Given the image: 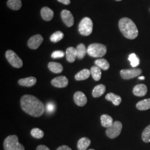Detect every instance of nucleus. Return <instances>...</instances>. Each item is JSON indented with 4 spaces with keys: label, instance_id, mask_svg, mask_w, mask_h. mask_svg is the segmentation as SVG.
I'll list each match as a JSON object with an SVG mask.
<instances>
[{
    "label": "nucleus",
    "instance_id": "8",
    "mask_svg": "<svg viewBox=\"0 0 150 150\" xmlns=\"http://www.w3.org/2000/svg\"><path fill=\"white\" fill-rule=\"evenodd\" d=\"M142 74V70L139 69L122 70L120 71L121 77L125 80H129L139 76Z\"/></svg>",
    "mask_w": 150,
    "mask_h": 150
},
{
    "label": "nucleus",
    "instance_id": "22",
    "mask_svg": "<svg viewBox=\"0 0 150 150\" xmlns=\"http://www.w3.org/2000/svg\"><path fill=\"white\" fill-rule=\"evenodd\" d=\"M76 51L77 57L80 59H83L87 53V50L86 49V46L83 43L79 44L76 47Z\"/></svg>",
    "mask_w": 150,
    "mask_h": 150
},
{
    "label": "nucleus",
    "instance_id": "31",
    "mask_svg": "<svg viewBox=\"0 0 150 150\" xmlns=\"http://www.w3.org/2000/svg\"><path fill=\"white\" fill-rule=\"evenodd\" d=\"M128 59L130 61L131 65L133 67H135L139 64V59L137 57V56L134 54H130L129 56Z\"/></svg>",
    "mask_w": 150,
    "mask_h": 150
},
{
    "label": "nucleus",
    "instance_id": "23",
    "mask_svg": "<svg viewBox=\"0 0 150 150\" xmlns=\"http://www.w3.org/2000/svg\"><path fill=\"white\" fill-rule=\"evenodd\" d=\"M101 121L102 126L107 128L111 126L113 123V118L106 114L102 115L101 116Z\"/></svg>",
    "mask_w": 150,
    "mask_h": 150
},
{
    "label": "nucleus",
    "instance_id": "17",
    "mask_svg": "<svg viewBox=\"0 0 150 150\" xmlns=\"http://www.w3.org/2000/svg\"><path fill=\"white\" fill-rule=\"evenodd\" d=\"M105 98L108 101L112 102L115 106H118L122 101L121 97L113 93H108Z\"/></svg>",
    "mask_w": 150,
    "mask_h": 150
},
{
    "label": "nucleus",
    "instance_id": "7",
    "mask_svg": "<svg viewBox=\"0 0 150 150\" xmlns=\"http://www.w3.org/2000/svg\"><path fill=\"white\" fill-rule=\"evenodd\" d=\"M6 57L8 62L15 68H21L23 66L22 59L12 50H7L6 52Z\"/></svg>",
    "mask_w": 150,
    "mask_h": 150
},
{
    "label": "nucleus",
    "instance_id": "6",
    "mask_svg": "<svg viewBox=\"0 0 150 150\" xmlns=\"http://www.w3.org/2000/svg\"><path fill=\"white\" fill-rule=\"evenodd\" d=\"M122 129V124L120 121H115L112 125L107 128L106 134L110 139H115L120 134Z\"/></svg>",
    "mask_w": 150,
    "mask_h": 150
},
{
    "label": "nucleus",
    "instance_id": "25",
    "mask_svg": "<svg viewBox=\"0 0 150 150\" xmlns=\"http://www.w3.org/2000/svg\"><path fill=\"white\" fill-rule=\"evenodd\" d=\"M136 107L141 111L147 110L150 108V98L140 101L136 104Z\"/></svg>",
    "mask_w": 150,
    "mask_h": 150
},
{
    "label": "nucleus",
    "instance_id": "28",
    "mask_svg": "<svg viewBox=\"0 0 150 150\" xmlns=\"http://www.w3.org/2000/svg\"><path fill=\"white\" fill-rule=\"evenodd\" d=\"M64 36V35L61 31H57L54 33L50 37V40L52 42H58L61 41Z\"/></svg>",
    "mask_w": 150,
    "mask_h": 150
},
{
    "label": "nucleus",
    "instance_id": "13",
    "mask_svg": "<svg viewBox=\"0 0 150 150\" xmlns=\"http://www.w3.org/2000/svg\"><path fill=\"white\" fill-rule=\"evenodd\" d=\"M147 92V87L144 84H139L134 86L133 89V93L136 96H144L146 95Z\"/></svg>",
    "mask_w": 150,
    "mask_h": 150
},
{
    "label": "nucleus",
    "instance_id": "24",
    "mask_svg": "<svg viewBox=\"0 0 150 150\" xmlns=\"http://www.w3.org/2000/svg\"><path fill=\"white\" fill-rule=\"evenodd\" d=\"M7 5L13 10H19L22 7L21 0H8Z\"/></svg>",
    "mask_w": 150,
    "mask_h": 150
},
{
    "label": "nucleus",
    "instance_id": "14",
    "mask_svg": "<svg viewBox=\"0 0 150 150\" xmlns=\"http://www.w3.org/2000/svg\"><path fill=\"white\" fill-rule=\"evenodd\" d=\"M41 15L45 21H50L54 17V11L47 7H44L41 10Z\"/></svg>",
    "mask_w": 150,
    "mask_h": 150
},
{
    "label": "nucleus",
    "instance_id": "9",
    "mask_svg": "<svg viewBox=\"0 0 150 150\" xmlns=\"http://www.w3.org/2000/svg\"><path fill=\"white\" fill-rule=\"evenodd\" d=\"M43 38L41 35H36L32 36L28 41V46L32 50L38 49L43 42Z\"/></svg>",
    "mask_w": 150,
    "mask_h": 150
},
{
    "label": "nucleus",
    "instance_id": "38",
    "mask_svg": "<svg viewBox=\"0 0 150 150\" xmlns=\"http://www.w3.org/2000/svg\"><path fill=\"white\" fill-rule=\"evenodd\" d=\"M115 1H122V0H115Z\"/></svg>",
    "mask_w": 150,
    "mask_h": 150
},
{
    "label": "nucleus",
    "instance_id": "30",
    "mask_svg": "<svg viewBox=\"0 0 150 150\" xmlns=\"http://www.w3.org/2000/svg\"><path fill=\"white\" fill-rule=\"evenodd\" d=\"M31 134L34 138L40 139L43 137V136H44V133H43V131H42L41 129H38V128H34L31 130Z\"/></svg>",
    "mask_w": 150,
    "mask_h": 150
},
{
    "label": "nucleus",
    "instance_id": "5",
    "mask_svg": "<svg viewBox=\"0 0 150 150\" xmlns=\"http://www.w3.org/2000/svg\"><path fill=\"white\" fill-rule=\"evenodd\" d=\"M93 22L91 18L87 17H84L81 21L79 25V31L81 35L87 36L92 32Z\"/></svg>",
    "mask_w": 150,
    "mask_h": 150
},
{
    "label": "nucleus",
    "instance_id": "39",
    "mask_svg": "<svg viewBox=\"0 0 150 150\" xmlns=\"http://www.w3.org/2000/svg\"><path fill=\"white\" fill-rule=\"evenodd\" d=\"M93 150V149H90V150Z\"/></svg>",
    "mask_w": 150,
    "mask_h": 150
},
{
    "label": "nucleus",
    "instance_id": "32",
    "mask_svg": "<svg viewBox=\"0 0 150 150\" xmlns=\"http://www.w3.org/2000/svg\"><path fill=\"white\" fill-rule=\"evenodd\" d=\"M55 109H56V106L53 102H48L46 104V110L47 112L48 113L54 112V111H55Z\"/></svg>",
    "mask_w": 150,
    "mask_h": 150
},
{
    "label": "nucleus",
    "instance_id": "19",
    "mask_svg": "<svg viewBox=\"0 0 150 150\" xmlns=\"http://www.w3.org/2000/svg\"><path fill=\"white\" fill-rule=\"evenodd\" d=\"M48 69L50 70L55 74H60L63 71V66L61 64L58 62H51L48 63Z\"/></svg>",
    "mask_w": 150,
    "mask_h": 150
},
{
    "label": "nucleus",
    "instance_id": "16",
    "mask_svg": "<svg viewBox=\"0 0 150 150\" xmlns=\"http://www.w3.org/2000/svg\"><path fill=\"white\" fill-rule=\"evenodd\" d=\"M66 59L69 62H74L77 57L76 48L73 47H70L67 48L66 51Z\"/></svg>",
    "mask_w": 150,
    "mask_h": 150
},
{
    "label": "nucleus",
    "instance_id": "2",
    "mask_svg": "<svg viewBox=\"0 0 150 150\" xmlns=\"http://www.w3.org/2000/svg\"><path fill=\"white\" fill-rule=\"evenodd\" d=\"M118 27L123 36L129 40L138 36L139 31L134 21L127 17H123L119 21Z\"/></svg>",
    "mask_w": 150,
    "mask_h": 150
},
{
    "label": "nucleus",
    "instance_id": "11",
    "mask_svg": "<svg viewBox=\"0 0 150 150\" xmlns=\"http://www.w3.org/2000/svg\"><path fill=\"white\" fill-rule=\"evenodd\" d=\"M51 84L56 87L64 88L68 85L69 80L64 76H60L52 79L51 80Z\"/></svg>",
    "mask_w": 150,
    "mask_h": 150
},
{
    "label": "nucleus",
    "instance_id": "1",
    "mask_svg": "<svg viewBox=\"0 0 150 150\" xmlns=\"http://www.w3.org/2000/svg\"><path fill=\"white\" fill-rule=\"evenodd\" d=\"M20 102L23 111L33 117H40L45 112V107L43 103L32 95L23 96Z\"/></svg>",
    "mask_w": 150,
    "mask_h": 150
},
{
    "label": "nucleus",
    "instance_id": "37",
    "mask_svg": "<svg viewBox=\"0 0 150 150\" xmlns=\"http://www.w3.org/2000/svg\"><path fill=\"white\" fill-rule=\"evenodd\" d=\"M138 79H139V80H144L145 79V76H142L139 77H138Z\"/></svg>",
    "mask_w": 150,
    "mask_h": 150
},
{
    "label": "nucleus",
    "instance_id": "15",
    "mask_svg": "<svg viewBox=\"0 0 150 150\" xmlns=\"http://www.w3.org/2000/svg\"><path fill=\"white\" fill-rule=\"evenodd\" d=\"M37 82V79L34 77H28L27 78L22 79L18 80V84L25 87H32L34 86Z\"/></svg>",
    "mask_w": 150,
    "mask_h": 150
},
{
    "label": "nucleus",
    "instance_id": "12",
    "mask_svg": "<svg viewBox=\"0 0 150 150\" xmlns=\"http://www.w3.org/2000/svg\"><path fill=\"white\" fill-rule=\"evenodd\" d=\"M74 100L75 103L79 106H83L87 102V99L86 95L81 91L76 92L74 96Z\"/></svg>",
    "mask_w": 150,
    "mask_h": 150
},
{
    "label": "nucleus",
    "instance_id": "35",
    "mask_svg": "<svg viewBox=\"0 0 150 150\" xmlns=\"http://www.w3.org/2000/svg\"><path fill=\"white\" fill-rule=\"evenodd\" d=\"M56 150H72L71 149L67 146L63 145L61 146H59V147Z\"/></svg>",
    "mask_w": 150,
    "mask_h": 150
},
{
    "label": "nucleus",
    "instance_id": "20",
    "mask_svg": "<svg viewBox=\"0 0 150 150\" xmlns=\"http://www.w3.org/2000/svg\"><path fill=\"white\" fill-rule=\"evenodd\" d=\"M91 140L87 137H82L77 142V148L79 150H86L91 145Z\"/></svg>",
    "mask_w": 150,
    "mask_h": 150
},
{
    "label": "nucleus",
    "instance_id": "29",
    "mask_svg": "<svg viewBox=\"0 0 150 150\" xmlns=\"http://www.w3.org/2000/svg\"><path fill=\"white\" fill-rule=\"evenodd\" d=\"M142 139L145 143L150 142V125L145 128L142 134Z\"/></svg>",
    "mask_w": 150,
    "mask_h": 150
},
{
    "label": "nucleus",
    "instance_id": "27",
    "mask_svg": "<svg viewBox=\"0 0 150 150\" xmlns=\"http://www.w3.org/2000/svg\"><path fill=\"white\" fill-rule=\"evenodd\" d=\"M95 64L97 67L103 70H107L110 68V64L107 60L104 59H97L95 61Z\"/></svg>",
    "mask_w": 150,
    "mask_h": 150
},
{
    "label": "nucleus",
    "instance_id": "36",
    "mask_svg": "<svg viewBox=\"0 0 150 150\" xmlns=\"http://www.w3.org/2000/svg\"><path fill=\"white\" fill-rule=\"evenodd\" d=\"M58 1L64 5H68L71 3L70 0H58Z\"/></svg>",
    "mask_w": 150,
    "mask_h": 150
},
{
    "label": "nucleus",
    "instance_id": "26",
    "mask_svg": "<svg viewBox=\"0 0 150 150\" xmlns=\"http://www.w3.org/2000/svg\"><path fill=\"white\" fill-rule=\"evenodd\" d=\"M91 74L94 80H100L101 78V71L100 68L97 67V66H92L91 68Z\"/></svg>",
    "mask_w": 150,
    "mask_h": 150
},
{
    "label": "nucleus",
    "instance_id": "33",
    "mask_svg": "<svg viewBox=\"0 0 150 150\" xmlns=\"http://www.w3.org/2000/svg\"><path fill=\"white\" fill-rule=\"evenodd\" d=\"M64 56V52L62 51H55L51 54V57L53 59H59L62 58Z\"/></svg>",
    "mask_w": 150,
    "mask_h": 150
},
{
    "label": "nucleus",
    "instance_id": "10",
    "mask_svg": "<svg viewBox=\"0 0 150 150\" xmlns=\"http://www.w3.org/2000/svg\"><path fill=\"white\" fill-rule=\"evenodd\" d=\"M61 16L63 22L67 27H72L74 23V18L71 12L67 10H62Z\"/></svg>",
    "mask_w": 150,
    "mask_h": 150
},
{
    "label": "nucleus",
    "instance_id": "21",
    "mask_svg": "<svg viewBox=\"0 0 150 150\" xmlns=\"http://www.w3.org/2000/svg\"><path fill=\"white\" fill-rule=\"evenodd\" d=\"M91 75V71L88 69H83L75 75V79L77 81L85 80L87 79Z\"/></svg>",
    "mask_w": 150,
    "mask_h": 150
},
{
    "label": "nucleus",
    "instance_id": "3",
    "mask_svg": "<svg viewBox=\"0 0 150 150\" xmlns=\"http://www.w3.org/2000/svg\"><path fill=\"white\" fill-rule=\"evenodd\" d=\"M87 54L92 57H102L107 52L106 47L101 43L91 44L87 47Z\"/></svg>",
    "mask_w": 150,
    "mask_h": 150
},
{
    "label": "nucleus",
    "instance_id": "4",
    "mask_svg": "<svg viewBox=\"0 0 150 150\" xmlns=\"http://www.w3.org/2000/svg\"><path fill=\"white\" fill-rule=\"evenodd\" d=\"M4 147L5 150H25V147L21 144L16 135L8 136L4 141Z\"/></svg>",
    "mask_w": 150,
    "mask_h": 150
},
{
    "label": "nucleus",
    "instance_id": "18",
    "mask_svg": "<svg viewBox=\"0 0 150 150\" xmlns=\"http://www.w3.org/2000/svg\"><path fill=\"white\" fill-rule=\"evenodd\" d=\"M106 91V86L100 84L95 86L92 91V96L93 97L97 98L102 96Z\"/></svg>",
    "mask_w": 150,
    "mask_h": 150
},
{
    "label": "nucleus",
    "instance_id": "34",
    "mask_svg": "<svg viewBox=\"0 0 150 150\" xmlns=\"http://www.w3.org/2000/svg\"><path fill=\"white\" fill-rule=\"evenodd\" d=\"M36 150H50L48 147L45 145H39L38 146Z\"/></svg>",
    "mask_w": 150,
    "mask_h": 150
}]
</instances>
